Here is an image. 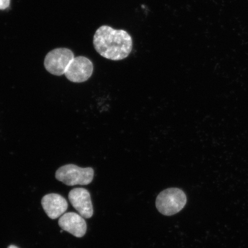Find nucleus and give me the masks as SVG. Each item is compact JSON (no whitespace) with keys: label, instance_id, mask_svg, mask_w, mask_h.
<instances>
[{"label":"nucleus","instance_id":"nucleus-1","mask_svg":"<svg viewBox=\"0 0 248 248\" xmlns=\"http://www.w3.org/2000/svg\"><path fill=\"white\" fill-rule=\"evenodd\" d=\"M93 45L102 57L111 61H120L131 53L133 42L131 36L125 31L103 26L96 31Z\"/></svg>","mask_w":248,"mask_h":248},{"label":"nucleus","instance_id":"nucleus-2","mask_svg":"<svg viewBox=\"0 0 248 248\" xmlns=\"http://www.w3.org/2000/svg\"><path fill=\"white\" fill-rule=\"evenodd\" d=\"M187 203L185 192L178 188H169L161 192L156 200V208L162 215H176L184 208Z\"/></svg>","mask_w":248,"mask_h":248},{"label":"nucleus","instance_id":"nucleus-3","mask_svg":"<svg viewBox=\"0 0 248 248\" xmlns=\"http://www.w3.org/2000/svg\"><path fill=\"white\" fill-rule=\"evenodd\" d=\"M94 174L91 167L81 168L70 164L61 167L55 173V178L67 186L88 185L93 181Z\"/></svg>","mask_w":248,"mask_h":248},{"label":"nucleus","instance_id":"nucleus-4","mask_svg":"<svg viewBox=\"0 0 248 248\" xmlns=\"http://www.w3.org/2000/svg\"><path fill=\"white\" fill-rule=\"evenodd\" d=\"M72 51L66 48H58L49 52L46 56V69L54 76H61L66 72L68 66L74 60Z\"/></svg>","mask_w":248,"mask_h":248},{"label":"nucleus","instance_id":"nucleus-5","mask_svg":"<svg viewBox=\"0 0 248 248\" xmlns=\"http://www.w3.org/2000/svg\"><path fill=\"white\" fill-rule=\"evenodd\" d=\"M93 64L85 57H75L65 72L64 75L71 82L82 83L88 80L92 76Z\"/></svg>","mask_w":248,"mask_h":248},{"label":"nucleus","instance_id":"nucleus-6","mask_svg":"<svg viewBox=\"0 0 248 248\" xmlns=\"http://www.w3.org/2000/svg\"><path fill=\"white\" fill-rule=\"evenodd\" d=\"M69 199L71 204L83 218H90L93 215L91 194L85 188H76L71 190Z\"/></svg>","mask_w":248,"mask_h":248},{"label":"nucleus","instance_id":"nucleus-7","mask_svg":"<svg viewBox=\"0 0 248 248\" xmlns=\"http://www.w3.org/2000/svg\"><path fill=\"white\" fill-rule=\"evenodd\" d=\"M59 225L64 231L70 232L76 237L84 236L87 224L84 218L76 213H64L59 219Z\"/></svg>","mask_w":248,"mask_h":248},{"label":"nucleus","instance_id":"nucleus-8","mask_svg":"<svg viewBox=\"0 0 248 248\" xmlns=\"http://www.w3.org/2000/svg\"><path fill=\"white\" fill-rule=\"evenodd\" d=\"M42 205L45 213L51 219H57L63 215L68 207L65 198L58 194H49L43 197Z\"/></svg>","mask_w":248,"mask_h":248},{"label":"nucleus","instance_id":"nucleus-9","mask_svg":"<svg viewBox=\"0 0 248 248\" xmlns=\"http://www.w3.org/2000/svg\"><path fill=\"white\" fill-rule=\"evenodd\" d=\"M11 0H0V10H5L10 5Z\"/></svg>","mask_w":248,"mask_h":248},{"label":"nucleus","instance_id":"nucleus-10","mask_svg":"<svg viewBox=\"0 0 248 248\" xmlns=\"http://www.w3.org/2000/svg\"><path fill=\"white\" fill-rule=\"evenodd\" d=\"M8 248H18V247H17L16 246H13V245H11V246H9V247H8Z\"/></svg>","mask_w":248,"mask_h":248}]
</instances>
